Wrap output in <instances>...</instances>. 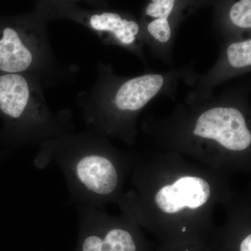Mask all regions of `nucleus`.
I'll return each instance as SVG.
<instances>
[{
  "label": "nucleus",
  "instance_id": "obj_3",
  "mask_svg": "<svg viewBox=\"0 0 251 251\" xmlns=\"http://www.w3.org/2000/svg\"><path fill=\"white\" fill-rule=\"evenodd\" d=\"M74 251H138V247L126 229L115 227L99 232L85 207L79 206L78 239Z\"/></svg>",
  "mask_w": 251,
  "mask_h": 251
},
{
  "label": "nucleus",
  "instance_id": "obj_6",
  "mask_svg": "<svg viewBox=\"0 0 251 251\" xmlns=\"http://www.w3.org/2000/svg\"><path fill=\"white\" fill-rule=\"evenodd\" d=\"M29 90L27 81L18 74L0 77V109L6 115L17 119L27 105Z\"/></svg>",
  "mask_w": 251,
  "mask_h": 251
},
{
  "label": "nucleus",
  "instance_id": "obj_7",
  "mask_svg": "<svg viewBox=\"0 0 251 251\" xmlns=\"http://www.w3.org/2000/svg\"><path fill=\"white\" fill-rule=\"evenodd\" d=\"M32 62L30 51L23 44L18 33L7 27L0 40V70L8 73L26 70Z\"/></svg>",
  "mask_w": 251,
  "mask_h": 251
},
{
  "label": "nucleus",
  "instance_id": "obj_10",
  "mask_svg": "<svg viewBox=\"0 0 251 251\" xmlns=\"http://www.w3.org/2000/svg\"><path fill=\"white\" fill-rule=\"evenodd\" d=\"M229 16L232 22L238 27L251 28V0H242L235 3L230 10Z\"/></svg>",
  "mask_w": 251,
  "mask_h": 251
},
{
  "label": "nucleus",
  "instance_id": "obj_8",
  "mask_svg": "<svg viewBox=\"0 0 251 251\" xmlns=\"http://www.w3.org/2000/svg\"><path fill=\"white\" fill-rule=\"evenodd\" d=\"M90 25L96 30L112 31L126 45L134 41L139 31V27L134 21L122 20L118 14L114 13L94 15L91 18Z\"/></svg>",
  "mask_w": 251,
  "mask_h": 251
},
{
  "label": "nucleus",
  "instance_id": "obj_5",
  "mask_svg": "<svg viewBox=\"0 0 251 251\" xmlns=\"http://www.w3.org/2000/svg\"><path fill=\"white\" fill-rule=\"evenodd\" d=\"M163 77L160 75H145L127 81L117 93V106L123 110L143 108L161 90Z\"/></svg>",
  "mask_w": 251,
  "mask_h": 251
},
{
  "label": "nucleus",
  "instance_id": "obj_13",
  "mask_svg": "<svg viewBox=\"0 0 251 251\" xmlns=\"http://www.w3.org/2000/svg\"><path fill=\"white\" fill-rule=\"evenodd\" d=\"M186 227H183V228H182V232H186Z\"/></svg>",
  "mask_w": 251,
  "mask_h": 251
},
{
  "label": "nucleus",
  "instance_id": "obj_1",
  "mask_svg": "<svg viewBox=\"0 0 251 251\" xmlns=\"http://www.w3.org/2000/svg\"><path fill=\"white\" fill-rule=\"evenodd\" d=\"M62 168L69 189V199L79 206H89L95 198L107 197L115 192L120 176L111 160L91 153L54 156Z\"/></svg>",
  "mask_w": 251,
  "mask_h": 251
},
{
  "label": "nucleus",
  "instance_id": "obj_12",
  "mask_svg": "<svg viewBox=\"0 0 251 251\" xmlns=\"http://www.w3.org/2000/svg\"><path fill=\"white\" fill-rule=\"evenodd\" d=\"M175 1L173 0H156L148 5L146 13L148 16L158 18H167L169 17L173 7Z\"/></svg>",
  "mask_w": 251,
  "mask_h": 251
},
{
  "label": "nucleus",
  "instance_id": "obj_4",
  "mask_svg": "<svg viewBox=\"0 0 251 251\" xmlns=\"http://www.w3.org/2000/svg\"><path fill=\"white\" fill-rule=\"evenodd\" d=\"M210 193L205 180L198 176H184L159 190L155 202L163 212L175 214L186 206L193 209L201 207L207 202Z\"/></svg>",
  "mask_w": 251,
  "mask_h": 251
},
{
  "label": "nucleus",
  "instance_id": "obj_11",
  "mask_svg": "<svg viewBox=\"0 0 251 251\" xmlns=\"http://www.w3.org/2000/svg\"><path fill=\"white\" fill-rule=\"evenodd\" d=\"M148 28L149 32L160 42H167L171 38V27L167 18L154 20L149 24Z\"/></svg>",
  "mask_w": 251,
  "mask_h": 251
},
{
  "label": "nucleus",
  "instance_id": "obj_9",
  "mask_svg": "<svg viewBox=\"0 0 251 251\" xmlns=\"http://www.w3.org/2000/svg\"><path fill=\"white\" fill-rule=\"evenodd\" d=\"M229 64L234 68H243L251 64V41L234 43L227 49Z\"/></svg>",
  "mask_w": 251,
  "mask_h": 251
},
{
  "label": "nucleus",
  "instance_id": "obj_2",
  "mask_svg": "<svg viewBox=\"0 0 251 251\" xmlns=\"http://www.w3.org/2000/svg\"><path fill=\"white\" fill-rule=\"evenodd\" d=\"M194 134L216 140L232 151L249 148L251 134L242 112L233 108H214L198 118Z\"/></svg>",
  "mask_w": 251,
  "mask_h": 251
}]
</instances>
